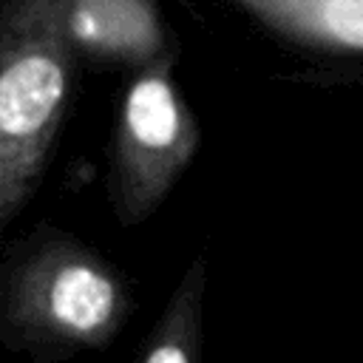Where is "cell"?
<instances>
[{
    "mask_svg": "<svg viewBox=\"0 0 363 363\" xmlns=\"http://www.w3.org/2000/svg\"><path fill=\"white\" fill-rule=\"evenodd\" d=\"M136 298L128 275L79 235L43 224L0 258V349L60 363L108 349Z\"/></svg>",
    "mask_w": 363,
    "mask_h": 363,
    "instance_id": "cell-1",
    "label": "cell"
},
{
    "mask_svg": "<svg viewBox=\"0 0 363 363\" xmlns=\"http://www.w3.org/2000/svg\"><path fill=\"white\" fill-rule=\"evenodd\" d=\"M68 0H11L0 20V235L26 210L68 116Z\"/></svg>",
    "mask_w": 363,
    "mask_h": 363,
    "instance_id": "cell-2",
    "label": "cell"
},
{
    "mask_svg": "<svg viewBox=\"0 0 363 363\" xmlns=\"http://www.w3.org/2000/svg\"><path fill=\"white\" fill-rule=\"evenodd\" d=\"M201 130L173 79L170 54L128 82L111 130L105 199L122 227L145 224L196 159Z\"/></svg>",
    "mask_w": 363,
    "mask_h": 363,
    "instance_id": "cell-3",
    "label": "cell"
},
{
    "mask_svg": "<svg viewBox=\"0 0 363 363\" xmlns=\"http://www.w3.org/2000/svg\"><path fill=\"white\" fill-rule=\"evenodd\" d=\"M65 26L74 51L99 62L139 71L167 57L153 0H68Z\"/></svg>",
    "mask_w": 363,
    "mask_h": 363,
    "instance_id": "cell-4",
    "label": "cell"
},
{
    "mask_svg": "<svg viewBox=\"0 0 363 363\" xmlns=\"http://www.w3.org/2000/svg\"><path fill=\"white\" fill-rule=\"evenodd\" d=\"M207 295V255L199 252L167 295L130 363H199Z\"/></svg>",
    "mask_w": 363,
    "mask_h": 363,
    "instance_id": "cell-5",
    "label": "cell"
},
{
    "mask_svg": "<svg viewBox=\"0 0 363 363\" xmlns=\"http://www.w3.org/2000/svg\"><path fill=\"white\" fill-rule=\"evenodd\" d=\"M275 28L326 45L363 51V0H241Z\"/></svg>",
    "mask_w": 363,
    "mask_h": 363,
    "instance_id": "cell-6",
    "label": "cell"
}]
</instances>
